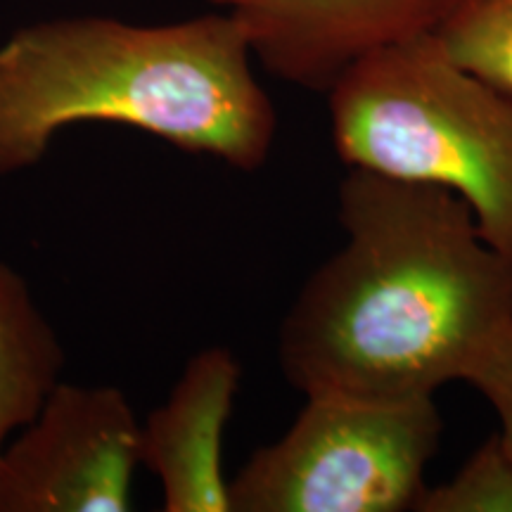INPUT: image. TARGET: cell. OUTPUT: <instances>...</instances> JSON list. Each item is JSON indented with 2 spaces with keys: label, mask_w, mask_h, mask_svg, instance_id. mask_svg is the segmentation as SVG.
<instances>
[{
  "label": "cell",
  "mask_w": 512,
  "mask_h": 512,
  "mask_svg": "<svg viewBox=\"0 0 512 512\" xmlns=\"http://www.w3.org/2000/svg\"><path fill=\"white\" fill-rule=\"evenodd\" d=\"M347 242L323 261L278 332L299 394L434 399L467 380L512 328V256L484 240L451 190L349 169L339 183Z\"/></svg>",
  "instance_id": "cell-1"
},
{
  "label": "cell",
  "mask_w": 512,
  "mask_h": 512,
  "mask_svg": "<svg viewBox=\"0 0 512 512\" xmlns=\"http://www.w3.org/2000/svg\"><path fill=\"white\" fill-rule=\"evenodd\" d=\"M238 19L171 24L60 17L0 43V181L41 164L57 133L114 124L240 171L268 162L278 117Z\"/></svg>",
  "instance_id": "cell-2"
},
{
  "label": "cell",
  "mask_w": 512,
  "mask_h": 512,
  "mask_svg": "<svg viewBox=\"0 0 512 512\" xmlns=\"http://www.w3.org/2000/svg\"><path fill=\"white\" fill-rule=\"evenodd\" d=\"M325 95L349 169L451 190L512 256V95L453 64L434 34L363 55Z\"/></svg>",
  "instance_id": "cell-3"
},
{
  "label": "cell",
  "mask_w": 512,
  "mask_h": 512,
  "mask_svg": "<svg viewBox=\"0 0 512 512\" xmlns=\"http://www.w3.org/2000/svg\"><path fill=\"white\" fill-rule=\"evenodd\" d=\"M283 437L230 479V512H406L444 422L434 399L311 394Z\"/></svg>",
  "instance_id": "cell-4"
},
{
  "label": "cell",
  "mask_w": 512,
  "mask_h": 512,
  "mask_svg": "<svg viewBox=\"0 0 512 512\" xmlns=\"http://www.w3.org/2000/svg\"><path fill=\"white\" fill-rule=\"evenodd\" d=\"M140 422L114 384L57 382L0 451V512H126Z\"/></svg>",
  "instance_id": "cell-5"
},
{
  "label": "cell",
  "mask_w": 512,
  "mask_h": 512,
  "mask_svg": "<svg viewBox=\"0 0 512 512\" xmlns=\"http://www.w3.org/2000/svg\"><path fill=\"white\" fill-rule=\"evenodd\" d=\"M238 19L254 60L278 79L328 93L356 60L432 34L448 0H207Z\"/></svg>",
  "instance_id": "cell-6"
},
{
  "label": "cell",
  "mask_w": 512,
  "mask_h": 512,
  "mask_svg": "<svg viewBox=\"0 0 512 512\" xmlns=\"http://www.w3.org/2000/svg\"><path fill=\"white\" fill-rule=\"evenodd\" d=\"M240 377L230 349L197 351L169 399L140 422V465L157 475L166 512H230L221 451Z\"/></svg>",
  "instance_id": "cell-7"
},
{
  "label": "cell",
  "mask_w": 512,
  "mask_h": 512,
  "mask_svg": "<svg viewBox=\"0 0 512 512\" xmlns=\"http://www.w3.org/2000/svg\"><path fill=\"white\" fill-rule=\"evenodd\" d=\"M64 347L22 273L0 261V451L62 380Z\"/></svg>",
  "instance_id": "cell-8"
},
{
  "label": "cell",
  "mask_w": 512,
  "mask_h": 512,
  "mask_svg": "<svg viewBox=\"0 0 512 512\" xmlns=\"http://www.w3.org/2000/svg\"><path fill=\"white\" fill-rule=\"evenodd\" d=\"M432 34L453 64L512 95V0H448Z\"/></svg>",
  "instance_id": "cell-9"
},
{
  "label": "cell",
  "mask_w": 512,
  "mask_h": 512,
  "mask_svg": "<svg viewBox=\"0 0 512 512\" xmlns=\"http://www.w3.org/2000/svg\"><path fill=\"white\" fill-rule=\"evenodd\" d=\"M418 512H512V458L498 434L446 484L425 486Z\"/></svg>",
  "instance_id": "cell-10"
},
{
  "label": "cell",
  "mask_w": 512,
  "mask_h": 512,
  "mask_svg": "<svg viewBox=\"0 0 512 512\" xmlns=\"http://www.w3.org/2000/svg\"><path fill=\"white\" fill-rule=\"evenodd\" d=\"M465 382H470L496 411L501 420L498 437L512 458V328L486 349Z\"/></svg>",
  "instance_id": "cell-11"
}]
</instances>
